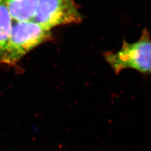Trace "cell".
<instances>
[{
	"mask_svg": "<svg viewBox=\"0 0 151 151\" xmlns=\"http://www.w3.org/2000/svg\"><path fill=\"white\" fill-rule=\"evenodd\" d=\"M51 38L50 30L34 22H15L0 64H16L29 52Z\"/></svg>",
	"mask_w": 151,
	"mask_h": 151,
	"instance_id": "obj_2",
	"label": "cell"
},
{
	"mask_svg": "<svg viewBox=\"0 0 151 151\" xmlns=\"http://www.w3.org/2000/svg\"><path fill=\"white\" fill-rule=\"evenodd\" d=\"M13 21L4 0H0V61L11 35Z\"/></svg>",
	"mask_w": 151,
	"mask_h": 151,
	"instance_id": "obj_5",
	"label": "cell"
},
{
	"mask_svg": "<svg viewBox=\"0 0 151 151\" xmlns=\"http://www.w3.org/2000/svg\"><path fill=\"white\" fill-rule=\"evenodd\" d=\"M104 58L116 74L132 69L144 74H151V38L147 28H144L138 40L129 43L123 40L121 49L108 51Z\"/></svg>",
	"mask_w": 151,
	"mask_h": 151,
	"instance_id": "obj_1",
	"label": "cell"
},
{
	"mask_svg": "<svg viewBox=\"0 0 151 151\" xmlns=\"http://www.w3.org/2000/svg\"><path fill=\"white\" fill-rule=\"evenodd\" d=\"M15 22L32 21L35 15L39 0H4Z\"/></svg>",
	"mask_w": 151,
	"mask_h": 151,
	"instance_id": "obj_4",
	"label": "cell"
},
{
	"mask_svg": "<svg viewBox=\"0 0 151 151\" xmlns=\"http://www.w3.org/2000/svg\"><path fill=\"white\" fill-rule=\"evenodd\" d=\"M83 17L74 0H39L32 19L45 29L81 23Z\"/></svg>",
	"mask_w": 151,
	"mask_h": 151,
	"instance_id": "obj_3",
	"label": "cell"
}]
</instances>
